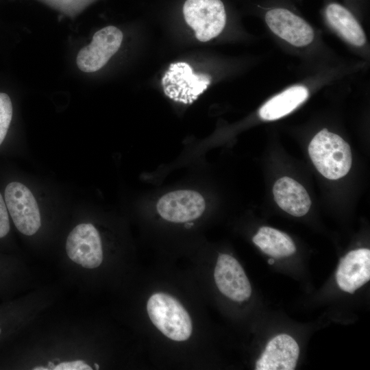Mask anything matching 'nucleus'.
Returning a JSON list of instances; mask_svg holds the SVG:
<instances>
[{
	"label": "nucleus",
	"instance_id": "f257e3e1",
	"mask_svg": "<svg viewBox=\"0 0 370 370\" xmlns=\"http://www.w3.org/2000/svg\"><path fill=\"white\" fill-rule=\"evenodd\" d=\"M308 153L318 171L329 180L344 177L352 166L349 144L327 129L314 136L308 146Z\"/></svg>",
	"mask_w": 370,
	"mask_h": 370
},
{
	"label": "nucleus",
	"instance_id": "f03ea898",
	"mask_svg": "<svg viewBox=\"0 0 370 370\" xmlns=\"http://www.w3.org/2000/svg\"><path fill=\"white\" fill-rule=\"evenodd\" d=\"M153 324L166 337L175 341L187 340L192 334V321L184 306L164 293L153 294L147 304Z\"/></svg>",
	"mask_w": 370,
	"mask_h": 370
},
{
	"label": "nucleus",
	"instance_id": "7ed1b4c3",
	"mask_svg": "<svg viewBox=\"0 0 370 370\" xmlns=\"http://www.w3.org/2000/svg\"><path fill=\"white\" fill-rule=\"evenodd\" d=\"M208 74L194 73L184 62L172 63L162 79L164 94L177 102L192 103L211 82Z\"/></svg>",
	"mask_w": 370,
	"mask_h": 370
},
{
	"label": "nucleus",
	"instance_id": "20e7f679",
	"mask_svg": "<svg viewBox=\"0 0 370 370\" xmlns=\"http://www.w3.org/2000/svg\"><path fill=\"white\" fill-rule=\"evenodd\" d=\"M183 14L195 37L201 42L219 36L226 23L225 10L221 0H186Z\"/></svg>",
	"mask_w": 370,
	"mask_h": 370
},
{
	"label": "nucleus",
	"instance_id": "39448f33",
	"mask_svg": "<svg viewBox=\"0 0 370 370\" xmlns=\"http://www.w3.org/2000/svg\"><path fill=\"white\" fill-rule=\"evenodd\" d=\"M5 202L18 230L31 236L40 227L38 206L30 190L23 184L12 182L5 189Z\"/></svg>",
	"mask_w": 370,
	"mask_h": 370
},
{
	"label": "nucleus",
	"instance_id": "423d86ee",
	"mask_svg": "<svg viewBox=\"0 0 370 370\" xmlns=\"http://www.w3.org/2000/svg\"><path fill=\"white\" fill-rule=\"evenodd\" d=\"M123 36L121 31L112 25L97 31L91 42L82 48L77 56L79 70L92 73L101 69L120 48Z\"/></svg>",
	"mask_w": 370,
	"mask_h": 370
},
{
	"label": "nucleus",
	"instance_id": "0eeeda50",
	"mask_svg": "<svg viewBox=\"0 0 370 370\" xmlns=\"http://www.w3.org/2000/svg\"><path fill=\"white\" fill-rule=\"evenodd\" d=\"M66 251L72 261L84 268H97L103 261L101 237L91 223H81L74 227L67 237Z\"/></svg>",
	"mask_w": 370,
	"mask_h": 370
},
{
	"label": "nucleus",
	"instance_id": "6e6552de",
	"mask_svg": "<svg viewBox=\"0 0 370 370\" xmlns=\"http://www.w3.org/2000/svg\"><path fill=\"white\" fill-rule=\"evenodd\" d=\"M206 202L198 192L179 190L161 197L157 203L158 214L173 223H187L199 218L204 212Z\"/></svg>",
	"mask_w": 370,
	"mask_h": 370
},
{
	"label": "nucleus",
	"instance_id": "1a4fd4ad",
	"mask_svg": "<svg viewBox=\"0 0 370 370\" xmlns=\"http://www.w3.org/2000/svg\"><path fill=\"white\" fill-rule=\"evenodd\" d=\"M265 21L278 37L295 47L309 45L314 40L312 27L302 18L284 8H273L265 14Z\"/></svg>",
	"mask_w": 370,
	"mask_h": 370
},
{
	"label": "nucleus",
	"instance_id": "9d476101",
	"mask_svg": "<svg viewBox=\"0 0 370 370\" xmlns=\"http://www.w3.org/2000/svg\"><path fill=\"white\" fill-rule=\"evenodd\" d=\"M214 278L219 291L233 301L241 302L251 295V284L243 269L228 254L219 256Z\"/></svg>",
	"mask_w": 370,
	"mask_h": 370
},
{
	"label": "nucleus",
	"instance_id": "9b49d317",
	"mask_svg": "<svg viewBox=\"0 0 370 370\" xmlns=\"http://www.w3.org/2000/svg\"><path fill=\"white\" fill-rule=\"evenodd\" d=\"M275 201L283 210L294 217L307 214L311 200L305 188L295 180L283 177L273 185Z\"/></svg>",
	"mask_w": 370,
	"mask_h": 370
},
{
	"label": "nucleus",
	"instance_id": "f8f14e48",
	"mask_svg": "<svg viewBox=\"0 0 370 370\" xmlns=\"http://www.w3.org/2000/svg\"><path fill=\"white\" fill-rule=\"evenodd\" d=\"M308 95V90L304 86H291L267 101L260 108L259 116L265 121L280 119L303 103Z\"/></svg>",
	"mask_w": 370,
	"mask_h": 370
},
{
	"label": "nucleus",
	"instance_id": "ddd939ff",
	"mask_svg": "<svg viewBox=\"0 0 370 370\" xmlns=\"http://www.w3.org/2000/svg\"><path fill=\"white\" fill-rule=\"evenodd\" d=\"M325 15L330 24L349 43L357 47L365 45L363 29L347 9L338 3H330Z\"/></svg>",
	"mask_w": 370,
	"mask_h": 370
},
{
	"label": "nucleus",
	"instance_id": "4468645a",
	"mask_svg": "<svg viewBox=\"0 0 370 370\" xmlns=\"http://www.w3.org/2000/svg\"><path fill=\"white\" fill-rule=\"evenodd\" d=\"M252 241L263 252L274 258L287 257L296 251L288 235L270 227H260Z\"/></svg>",
	"mask_w": 370,
	"mask_h": 370
},
{
	"label": "nucleus",
	"instance_id": "2eb2a0df",
	"mask_svg": "<svg viewBox=\"0 0 370 370\" xmlns=\"http://www.w3.org/2000/svg\"><path fill=\"white\" fill-rule=\"evenodd\" d=\"M12 104L10 97L0 92V145L3 143L12 118Z\"/></svg>",
	"mask_w": 370,
	"mask_h": 370
},
{
	"label": "nucleus",
	"instance_id": "dca6fc26",
	"mask_svg": "<svg viewBox=\"0 0 370 370\" xmlns=\"http://www.w3.org/2000/svg\"><path fill=\"white\" fill-rule=\"evenodd\" d=\"M10 231L8 208L0 193V238L5 236Z\"/></svg>",
	"mask_w": 370,
	"mask_h": 370
},
{
	"label": "nucleus",
	"instance_id": "f3484780",
	"mask_svg": "<svg viewBox=\"0 0 370 370\" xmlns=\"http://www.w3.org/2000/svg\"><path fill=\"white\" fill-rule=\"evenodd\" d=\"M92 368L82 360L64 362L56 365L53 370H92Z\"/></svg>",
	"mask_w": 370,
	"mask_h": 370
},
{
	"label": "nucleus",
	"instance_id": "a211bd4d",
	"mask_svg": "<svg viewBox=\"0 0 370 370\" xmlns=\"http://www.w3.org/2000/svg\"><path fill=\"white\" fill-rule=\"evenodd\" d=\"M34 370H48L49 368L43 367H36L33 369Z\"/></svg>",
	"mask_w": 370,
	"mask_h": 370
},
{
	"label": "nucleus",
	"instance_id": "6ab92c4d",
	"mask_svg": "<svg viewBox=\"0 0 370 370\" xmlns=\"http://www.w3.org/2000/svg\"><path fill=\"white\" fill-rule=\"evenodd\" d=\"M56 365L52 362H48V367H50L49 369H53V368L55 367Z\"/></svg>",
	"mask_w": 370,
	"mask_h": 370
},
{
	"label": "nucleus",
	"instance_id": "aec40b11",
	"mask_svg": "<svg viewBox=\"0 0 370 370\" xmlns=\"http://www.w3.org/2000/svg\"><path fill=\"white\" fill-rule=\"evenodd\" d=\"M268 263H269V264H273L274 263V259H273V258H270V259H269Z\"/></svg>",
	"mask_w": 370,
	"mask_h": 370
},
{
	"label": "nucleus",
	"instance_id": "412c9836",
	"mask_svg": "<svg viewBox=\"0 0 370 370\" xmlns=\"http://www.w3.org/2000/svg\"><path fill=\"white\" fill-rule=\"evenodd\" d=\"M94 366H95V367L96 369H99V366L98 364L95 363V364H94Z\"/></svg>",
	"mask_w": 370,
	"mask_h": 370
},
{
	"label": "nucleus",
	"instance_id": "4be33fe9",
	"mask_svg": "<svg viewBox=\"0 0 370 370\" xmlns=\"http://www.w3.org/2000/svg\"><path fill=\"white\" fill-rule=\"evenodd\" d=\"M1 328H0V334H1Z\"/></svg>",
	"mask_w": 370,
	"mask_h": 370
}]
</instances>
